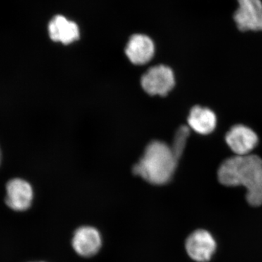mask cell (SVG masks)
<instances>
[{
	"label": "cell",
	"instance_id": "cell-1",
	"mask_svg": "<svg viewBox=\"0 0 262 262\" xmlns=\"http://www.w3.org/2000/svg\"><path fill=\"white\" fill-rule=\"evenodd\" d=\"M221 184L227 187L246 188L250 205H262V160L254 155L232 157L226 160L218 170Z\"/></svg>",
	"mask_w": 262,
	"mask_h": 262
},
{
	"label": "cell",
	"instance_id": "cell-4",
	"mask_svg": "<svg viewBox=\"0 0 262 262\" xmlns=\"http://www.w3.org/2000/svg\"><path fill=\"white\" fill-rule=\"evenodd\" d=\"M34 199L32 186L23 179H10L6 184L5 204L16 212L27 211L32 206Z\"/></svg>",
	"mask_w": 262,
	"mask_h": 262
},
{
	"label": "cell",
	"instance_id": "cell-3",
	"mask_svg": "<svg viewBox=\"0 0 262 262\" xmlns=\"http://www.w3.org/2000/svg\"><path fill=\"white\" fill-rule=\"evenodd\" d=\"M141 86L151 96H165L175 85V77L171 69L164 65L149 69L141 77Z\"/></svg>",
	"mask_w": 262,
	"mask_h": 262
},
{
	"label": "cell",
	"instance_id": "cell-10",
	"mask_svg": "<svg viewBox=\"0 0 262 262\" xmlns=\"http://www.w3.org/2000/svg\"><path fill=\"white\" fill-rule=\"evenodd\" d=\"M48 33L52 40L68 45L75 42L80 37L78 26L63 15L53 17L49 25Z\"/></svg>",
	"mask_w": 262,
	"mask_h": 262
},
{
	"label": "cell",
	"instance_id": "cell-12",
	"mask_svg": "<svg viewBox=\"0 0 262 262\" xmlns=\"http://www.w3.org/2000/svg\"><path fill=\"white\" fill-rule=\"evenodd\" d=\"M189 136V128L187 126L179 127V130L176 133L174 136V140L171 147L172 151L177 158L182 157L185 146L187 145L188 137Z\"/></svg>",
	"mask_w": 262,
	"mask_h": 262
},
{
	"label": "cell",
	"instance_id": "cell-11",
	"mask_svg": "<svg viewBox=\"0 0 262 262\" xmlns=\"http://www.w3.org/2000/svg\"><path fill=\"white\" fill-rule=\"evenodd\" d=\"M188 123L195 132L202 135H207L214 130L216 126V117L209 108L196 106L189 113Z\"/></svg>",
	"mask_w": 262,
	"mask_h": 262
},
{
	"label": "cell",
	"instance_id": "cell-6",
	"mask_svg": "<svg viewBox=\"0 0 262 262\" xmlns=\"http://www.w3.org/2000/svg\"><path fill=\"white\" fill-rule=\"evenodd\" d=\"M215 248L216 244L213 236L204 229L194 231L186 241L188 255L198 262L209 261L215 252Z\"/></svg>",
	"mask_w": 262,
	"mask_h": 262
},
{
	"label": "cell",
	"instance_id": "cell-9",
	"mask_svg": "<svg viewBox=\"0 0 262 262\" xmlns=\"http://www.w3.org/2000/svg\"><path fill=\"white\" fill-rule=\"evenodd\" d=\"M125 53L134 64H145L151 61L154 56V43L148 36L134 34L127 42Z\"/></svg>",
	"mask_w": 262,
	"mask_h": 262
},
{
	"label": "cell",
	"instance_id": "cell-2",
	"mask_svg": "<svg viewBox=\"0 0 262 262\" xmlns=\"http://www.w3.org/2000/svg\"><path fill=\"white\" fill-rule=\"evenodd\" d=\"M178 161L170 146L162 141H154L146 146L133 171L150 184L163 185L171 179Z\"/></svg>",
	"mask_w": 262,
	"mask_h": 262
},
{
	"label": "cell",
	"instance_id": "cell-14",
	"mask_svg": "<svg viewBox=\"0 0 262 262\" xmlns=\"http://www.w3.org/2000/svg\"><path fill=\"white\" fill-rule=\"evenodd\" d=\"M39 262H44V261H39Z\"/></svg>",
	"mask_w": 262,
	"mask_h": 262
},
{
	"label": "cell",
	"instance_id": "cell-13",
	"mask_svg": "<svg viewBox=\"0 0 262 262\" xmlns=\"http://www.w3.org/2000/svg\"><path fill=\"white\" fill-rule=\"evenodd\" d=\"M2 163V151H1V148H0V165H1Z\"/></svg>",
	"mask_w": 262,
	"mask_h": 262
},
{
	"label": "cell",
	"instance_id": "cell-7",
	"mask_svg": "<svg viewBox=\"0 0 262 262\" xmlns=\"http://www.w3.org/2000/svg\"><path fill=\"white\" fill-rule=\"evenodd\" d=\"M72 244L77 254L82 257H91L101 249L102 237L97 229L84 226L75 231Z\"/></svg>",
	"mask_w": 262,
	"mask_h": 262
},
{
	"label": "cell",
	"instance_id": "cell-5",
	"mask_svg": "<svg viewBox=\"0 0 262 262\" xmlns=\"http://www.w3.org/2000/svg\"><path fill=\"white\" fill-rule=\"evenodd\" d=\"M237 3L233 16L237 28L243 32L262 31L261 0H237Z\"/></svg>",
	"mask_w": 262,
	"mask_h": 262
},
{
	"label": "cell",
	"instance_id": "cell-8",
	"mask_svg": "<svg viewBox=\"0 0 262 262\" xmlns=\"http://www.w3.org/2000/svg\"><path fill=\"white\" fill-rule=\"evenodd\" d=\"M258 141L256 133L243 125L232 127L226 135L227 144L237 156L250 155L257 145Z\"/></svg>",
	"mask_w": 262,
	"mask_h": 262
}]
</instances>
